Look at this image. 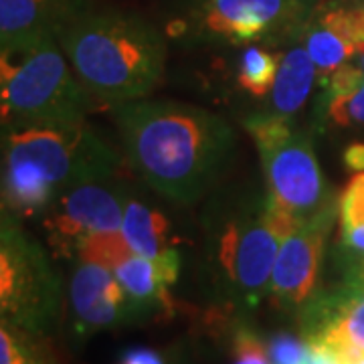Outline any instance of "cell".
Segmentation results:
<instances>
[{
	"label": "cell",
	"mask_w": 364,
	"mask_h": 364,
	"mask_svg": "<svg viewBox=\"0 0 364 364\" xmlns=\"http://www.w3.org/2000/svg\"><path fill=\"white\" fill-rule=\"evenodd\" d=\"M71 336L79 342L134 322L130 299L116 272L93 261L73 259L69 277Z\"/></svg>",
	"instance_id": "obj_11"
},
{
	"label": "cell",
	"mask_w": 364,
	"mask_h": 364,
	"mask_svg": "<svg viewBox=\"0 0 364 364\" xmlns=\"http://www.w3.org/2000/svg\"><path fill=\"white\" fill-rule=\"evenodd\" d=\"M181 263V251L174 249L158 259L134 253L114 269L130 299L134 322L170 312V287L178 279Z\"/></svg>",
	"instance_id": "obj_14"
},
{
	"label": "cell",
	"mask_w": 364,
	"mask_h": 364,
	"mask_svg": "<svg viewBox=\"0 0 364 364\" xmlns=\"http://www.w3.org/2000/svg\"><path fill=\"white\" fill-rule=\"evenodd\" d=\"M296 223L267 191L233 196L208 213L205 249L219 298L253 310L269 296L279 245Z\"/></svg>",
	"instance_id": "obj_4"
},
{
	"label": "cell",
	"mask_w": 364,
	"mask_h": 364,
	"mask_svg": "<svg viewBox=\"0 0 364 364\" xmlns=\"http://www.w3.org/2000/svg\"><path fill=\"white\" fill-rule=\"evenodd\" d=\"M272 364H308L310 358V342L306 336H296L289 332H279L269 338L267 344Z\"/></svg>",
	"instance_id": "obj_22"
},
{
	"label": "cell",
	"mask_w": 364,
	"mask_h": 364,
	"mask_svg": "<svg viewBox=\"0 0 364 364\" xmlns=\"http://www.w3.org/2000/svg\"><path fill=\"white\" fill-rule=\"evenodd\" d=\"M279 59L263 45H249L237 65V83L255 97H265L273 87Z\"/></svg>",
	"instance_id": "obj_20"
},
{
	"label": "cell",
	"mask_w": 364,
	"mask_h": 364,
	"mask_svg": "<svg viewBox=\"0 0 364 364\" xmlns=\"http://www.w3.org/2000/svg\"><path fill=\"white\" fill-rule=\"evenodd\" d=\"M320 0H186L176 35L217 45H294Z\"/></svg>",
	"instance_id": "obj_8"
},
{
	"label": "cell",
	"mask_w": 364,
	"mask_h": 364,
	"mask_svg": "<svg viewBox=\"0 0 364 364\" xmlns=\"http://www.w3.org/2000/svg\"><path fill=\"white\" fill-rule=\"evenodd\" d=\"M114 119L132 168L176 205L210 193L235 154L233 128L196 105L142 97L114 105Z\"/></svg>",
	"instance_id": "obj_1"
},
{
	"label": "cell",
	"mask_w": 364,
	"mask_h": 364,
	"mask_svg": "<svg viewBox=\"0 0 364 364\" xmlns=\"http://www.w3.org/2000/svg\"><path fill=\"white\" fill-rule=\"evenodd\" d=\"M45 338L0 320V364H59Z\"/></svg>",
	"instance_id": "obj_19"
},
{
	"label": "cell",
	"mask_w": 364,
	"mask_h": 364,
	"mask_svg": "<svg viewBox=\"0 0 364 364\" xmlns=\"http://www.w3.org/2000/svg\"><path fill=\"white\" fill-rule=\"evenodd\" d=\"M231 352V364H272L267 344H263V340L247 326H239L235 330Z\"/></svg>",
	"instance_id": "obj_23"
},
{
	"label": "cell",
	"mask_w": 364,
	"mask_h": 364,
	"mask_svg": "<svg viewBox=\"0 0 364 364\" xmlns=\"http://www.w3.org/2000/svg\"><path fill=\"white\" fill-rule=\"evenodd\" d=\"M57 41L79 81L104 104L142 100L164 75L166 39L138 13L90 4Z\"/></svg>",
	"instance_id": "obj_2"
},
{
	"label": "cell",
	"mask_w": 364,
	"mask_h": 364,
	"mask_svg": "<svg viewBox=\"0 0 364 364\" xmlns=\"http://www.w3.org/2000/svg\"><path fill=\"white\" fill-rule=\"evenodd\" d=\"M130 255H134V251L119 229V231H105V233H95L87 237L79 245L73 259L93 261V263H102L109 269H116L117 265L128 259Z\"/></svg>",
	"instance_id": "obj_21"
},
{
	"label": "cell",
	"mask_w": 364,
	"mask_h": 364,
	"mask_svg": "<svg viewBox=\"0 0 364 364\" xmlns=\"http://www.w3.org/2000/svg\"><path fill=\"white\" fill-rule=\"evenodd\" d=\"M318 77V69L310 53L301 43H294L286 55L279 57L277 75L269 91L267 112L282 117H291L308 104L314 83Z\"/></svg>",
	"instance_id": "obj_16"
},
{
	"label": "cell",
	"mask_w": 364,
	"mask_h": 364,
	"mask_svg": "<svg viewBox=\"0 0 364 364\" xmlns=\"http://www.w3.org/2000/svg\"><path fill=\"white\" fill-rule=\"evenodd\" d=\"M299 43L310 53L322 81L364 53V6L330 2L316 9Z\"/></svg>",
	"instance_id": "obj_12"
},
{
	"label": "cell",
	"mask_w": 364,
	"mask_h": 364,
	"mask_svg": "<svg viewBox=\"0 0 364 364\" xmlns=\"http://www.w3.org/2000/svg\"><path fill=\"white\" fill-rule=\"evenodd\" d=\"M122 156L87 122L2 128V210L25 219L81 182L116 176Z\"/></svg>",
	"instance_id": "obj_3"
},
{
	"label": "cell",
	"mask_w": 364,
	"mask_h": 364,
	"mask_svg": "<svg viewBox=\"0 0 364 364\" xmlns=\"http://www.w3.org/2000/svg\"><path fill=\"white\" fill-rule=\"evenodd\" d=\"M346 164L354 170H364V144H354L348 148Z\"/></svg>",
	"instance_id": "obj_27"
},
{
	"label": "cell",
	"mask_w": 364,
	"mask_h": 364,
	"mask_svg": "<svg viewBox=\"0 0 364 364\" xmlns=\"http://www.w3.org/2000/svg\"><path fill=\"white\" fill-rule=\"evenodd\" d=\"M90 0H0V49L41 39H57L59 31Z\"/></svg>",
	"instance_id": "obj_15"
},
{
	"label": "cell",
	"mask_w": 364,
	"mask_h": 364,
	"mask_svg": "<svg viewBox=\"0 0 364 364\" xmlns=\"http://www.w3.org/2000/svg\"><path fill=\"white\" fill-rule=\"evenodd\" d=\"M128 198L126 186L116 176L81 182L55 196L41 210L43 229L55 255L73 259L87 237L119 231Z\"/></svg>",
	"instance_id": "obj_9"
},
{
	"label": "cell",
	"mask_w": 364,
	"mask_h": 364,
	"mask_svg": "<svg viewBox=\"0 0 364 364\" xmlns=\"http://www.w3.org/2000/svg\"><path fill=\"white\" fill-rule=\"evenodd\" d=\"M299 324L306 338L364 348V289L344 282L326 294H316L299 312Z\"/></svg>",
	"instance_id": "obj_13"
},
{
	"label": "cell",
	"mask_w": 364,
	"mask_h": 364,
	"mask_svg": "<svg viewBox=\"0 0 364 364\" xmlns=\"http://www.w3.org/2000/svg\"><path fill=\"white\" fill-rule=\"evenodd\" d=\"M328 116L338 126H358L364 124V83L346 95L326 100Z\"/></svg>",
	"instance_id": "obj_24"
},
{
	"label": "cell",
	"mask_w": 364,
	"mask_h": 364,
	"mask_svg": "<svg viewBox=\"0 0 364 364\" xmlns=\"http://www.w3.org/2000/svg\"><path fill=\"white\" fill-rule=\"evenodd\" d=\"M320 342H326L334 350L336 364H364V348L350 346V344H342V342H332V340H320Z\"/></svg>",
	"instance_id": "obj_26"
},
{
	"label": "cell",
	"mask_w": 364,
	"mask_h": 364,
	"mask_svg": "<svg viewBox=\"0 0 364 364\" xmlns=\"http://www.w3.org/2000/svg\"><path fill=\"white\" fill-rule=\"evenodd\" d=\"M338 205L332 200L310 219L298 221L284 237L269 282L272 304L287 314H299L318 294L324 251Z\"/></svg>",
	"instance_id": "obj_10"
},
{
	"label": "cell",
	"mask_w": 364,
	"mask_h": 364,
	"mask_svg": "<svg viewBox=\"0 0 364 364\" xmlns=\"http://www.w3.org/2000/svg\"><path fill=\"white\" fill-rule=\"evenodd\" d=\"M0 102L2 128H31L87 122L100 100L53 37L0 49Z\"/></svg>",
	"instance_id": "obj_5"
},
{
	"label": "cell",
	"mask_w": 364,
	"mask_h": 364,
	"mask_svg": "<svg viewBox=\"0 0 364 364\" xmlns=\"http://www.w3.org/2000/svg\"><path fill=\"white\" fill-rule=\"evenodd\" d=\"M122 233L136 255H144L150 259L164 257L166 253L176 249L166 215L140 198H128Z\"/></svg>",
	"instance_id": "obj_17"
},
{
	"label": "cell",
	"mask_w": 364,
	"mask_h": 364,
	"mask_svg": "<svg viewBox=\"0 0 364 364\" xmlns=\"http://www.w3.org/2000/svg\"><path fill=\"white\" fill-rule=\"evenodd\" d=\"M63 287L47 251L9 210L0 217V320L47 336L59 322Z\"/></svg>",
	"instance_id": "obj_7"
},
{
	"label": "cell",
	"mask_w": 364,
	"mask_h": 364,
	"mask_svg": "<svg viewBox=\"0 0 364 364\" xmlns=\"http://www.w3.org/2000/svg\"><path fill=\"white\" fill-rule=\"evenodd\" d=\"M116 364H181V360L174 352L138 346L124 352Z\"/></svg>",
	"instance_id": "obj_25"
},
{
	"label": "cell",
	"mask_w": 364,
	"mask_h": 364,
	"mask_svg": "<svg viewBox=\"0 0 364 364\" xmlns=\"http://www.w3.org/2000/svg\"><path fill=\"white\" fill-rule=\"evenodd\" d=\"M352 267H364V261H360V263H356V265H352Z\"/></svg>",
	"instance_id": "obj_28"
},
{
	"label": "cell",
	"mask_w": 364,
	"mask_h": 364,
	"mask_svg": "<svg viewBox=\"0 0 364 364\" xmlns=\"http://www.w3.org/2000/svg\"><path fill=\"white\" fill-rule=\"evenodd\" d=\"M259 152L265 191L296 221L310 219L332 200L312 138L291 117L263 112L243 122Z\"/></svg>",
	"instance_id": "obj_6"
},
{
	"label": "cell",
	"mask_w": 364,
	"mask_h": 364,
	"mask_svg": "<svg viewBox=\"0 0 364 364\" xmlns=\"http://www.w3.org/2000/svg\"><path fill=\"white\" fill-rule=\"evenodd\" d=\"M360 67H363V69H364V55H363V59H360Z\"/></svg>",
	"instance_id": "obj_29"
},
{
	"label": "cell",
	"mask_w": 364,
	"mask_h": 364,
	"mask_svg": "<svg viewBox=\"0 0 364 364\" xmlns=\"http://www.w3.org/2000/svg\"><path fill=\"white\" fill-rule=\"evenodd\" d=\"M338 249L352 265L364 261V172L354 176L338 205Z\"/></svg>",
	"instance_id": "obj_18"
}]
</instances>
